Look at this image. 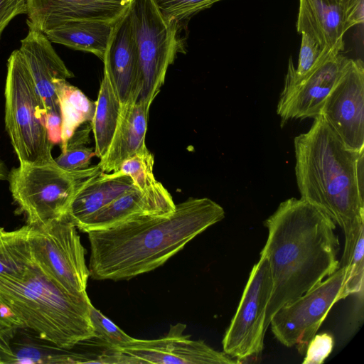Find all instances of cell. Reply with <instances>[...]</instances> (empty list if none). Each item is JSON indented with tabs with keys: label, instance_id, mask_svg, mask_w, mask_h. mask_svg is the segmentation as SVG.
Masks as SVG:
<instances>
[{
	"label": "cell",
	"instance_id": "obj_1",
	"mask_svg": "<svg viewBox=\"0 0 364 364\" xmlns=\"http://www.w3.org/2000/svg\"><path fill=\"white\" fill-rule=\"evenodd\" d=\"M224 218L223 208L214 200L192 198L176 204L168 215L141 216L90 231V276L120 281L151 272Z\"/></svg>",
	"mask_w": 364,
	"mask_h": 364
},
{
	"label": "cell",
	"instance_id": "obj_2",
	"mask_svg": "<svg viewBox=\"0 0 364 364\" xmlns=\"http://www.w3.org/2000/svg\"><path fill=\"white\" fill-rule=\"evenodd\" d=\"M268 237L260 255L269 264L272 291L264 327L283 306L310 291L340 267L336 225L310 203L291 198L264 222Z\"/></svg>",
	"mask_w": 364,
	"mask_h": 364
},
{
	"label": "cell",
	"instance_id": "obj_3",
	"mask_svg": "<svg viewBox=\"0 0 364 364\" xmlns=\"http://www.w3.org/2000/svg\"><path fill=\"white\" fill-rule=\"evenodd\" d=\"M294 147L301 198L343 230L344 261L364 229V151L346 146L322 115L294 138Z\"/></svg>",
	"mask_w": 364,
	"mask_h": 364
},
{
	"label": "cell",
	"instance_id": "obj_4",
	"mask_svg": "<svg viewBox=\"0 0 364 364\" xmlns=\"http://www.w3.org/2000/svg\"><path fill=\"white\" fill-rule=\"evenodd\" d=\"M0 296L23 328L42 340L72 349L95 338L87 292L70 293L35 262L21 278L0 280Z\"/></svg>",
	"mask_w": 364,
	"mask_h": 364
},
{
	"label": "cell",
	"instance_id": "obj_5",
	"mask_svg": "<svg viewBox=\"0 0 364 364\" xmlns=\"http://www.w3.org/2000/svg\"><path fill=\"white\" fill-rule=\"evenodd\" d=\"M4 95L5 128L19 165L54 162L46 109L19 50H14L7 61Z\"/></svg>",
	"mask_w": 364,
	"mask_h": 364
},
{
	"label": "cell",
	"instance_id": "obj_6",
	"mask_svg": "<svg viewBox=\"0 0 364 364\" xmlns=\"http://www.w3.org/2000/svg\"><path fill=\"white\" fill-rule=\"evenodd\" d=\"M100 169L98 165L66 171L55 161L45 165H19L9 173V189L25 213L27 224L37 225L65 216L80 183Z\"/></svg>",
	"mask_w": 364,
	"mask_h": 364
},
{
	"label": "cell",
	"instance_id": "obj_7",
	"mask_svg": "<svg viewBox=\"0 0 364 364\" xmlns=\"http://www.w3.org/2000/svg\"><path fill=\"white\" fill-rule=\"evenodd\" d=\"M132 11L140 69L136 102L150 109L181 50L179 23L167 20L155 0H134Z\"/></svg>",
	"mask_w": 364,
	"mask_h": 364
},
{
	"label": "cell",
	"instance_id": "obj_8",
	"mask_svg": "<svg viewBox=\"0 0 364 364\" xmlns=\"http://www.w3.org/2000/svg\"><path fill=\"white\" fill-rule=\"evenodd\" d=\"M28 226V238L34 262L70 293L85 294L90 272L77 228L66 216Z\"/></svg>",
	"mask_w": 364,
	"mask_h": 364
},
{
	"label": "cell",
	"instance_id": "obj_9",
	"mask_svg": "<svg viewBox=\"0 0 364 364\" xmlns=\"http://www.w3.org/2000/svg\"><path fill=\"white\" fill-rule=\"evenodd\" d=\"M272 291L267 259L260 255L253 266L235 314L223 337V352L238 363L257 357L262 351L266 311Z\"/></svg>",
	"mask_w": 364,
	"mask_h": 364
},
{
	"label": "cell",
	"instance_id": "obj_10",
	"mask_svg": "<svg viewBox=\"0 0 364 364\" xmlns=\"http://www.w3.org/2000/svg\"><path fill=\"white\" fill-rule=\"evenodd\" d=\"M346 269L339 267L318 284L278 309L269 325L274 337L287 347L306 352L332 306L343 299Z\"/></svg>",
	"mask_w": 364,
	"mask_h": 364
},
{
	"label": "cell",
	"instance_id": "obj_11",
	"mask_svg": "<svg viewBox=\"0 0 364 364\" xmlns=\"http://www.w3.org/2000/svg\"><path fill=\"white\" fill-rule=\"evenodd\" d=\"M350 58L336 51L323 53L316 65L302 77L295 74L290 57L283 90L277 106L282 126L291 119L321 115L325 101L346 70Z\"/></svg>",
	"mask_w": 364,
	"mask_h": 364
},
{
	"label": "cell",
	"instance_id": "obj_12",
	"mask_svg": "<svg viewBox=\"0 0 364 364\" xmlns=\"http://www.w3.org/2000/svg\"><path fill=\"white\" fill-rule=\"evenodd\" d=\"M321 115L348 149L364 151V64L350 58L328 95Z\"/></svg>",
	"mask_w": 364,
	"mask_h": 364
},
{
	"label": "cell",
	"instance_id": "obj_13",
	"mask_svg": "<svg viewBox=\"0 0 364 364\" xmlns=\"http://www.w3.org/2000/svg\"><path fill=\"white\" fill-rule=\"evenodd\" d=\"M186 326L171 325L166 336L156 339L133 338L117 348L134 364H235L236 360L218 351L203 341L192 340L183 333ZM112 349V348H111Z\"/></svg>",
	"mask_w": 364,
	"mask_h": 364
},
{
	"label": "cell",
	"instance_id": "obj_14",
	"mask_svg": "<svg viewBox=\"0 0 364 364\" xmlns=\"http://www.w3.org/2000/svg\"><path fill=\"white\" fill-rule=\"evenodd\" d=\"M364 0H299L296 30L314 38L322 50L341 53L345 33L364 20Z\"/></svg>",
	"mask_w": 364,
	"mask_h": 364
},
{
	"label": "cell",
	"instance_id": "obj_15",
	"mask_svg": "<svg viewBox=\"0 0 364 364\" xmlns=\"http://www.w3.org/2000/svg\"><path fill=\"white\" fill-rule=\"evenodd\" d=\"M134 0H27L28 27L41 32L68 21L116 23Z\"/></svg>",
	"mask_w": 364,
	"mask_h": 364
},
{
	"label": "cell",
	"instance_id": "obj_16",
	"mask_svg": "<svg viewBox=\"0 0 364 364\" xmlns=\"http://www.w3.org/2000/svg\"><path fill=\"white\" fill-rule=\"evenodd\" d=\"M102 62L121 105L136 102L140 69L132 6L115 23Z\"/></svg>",
	"mask_w": 364,
	"mask_h": 364
},
{
	"label": "cell",
	"instance_id": "obj_17",
	"mask_svg": "<svg viewBox=\"0 0 364 364\" xmlns=\"http://www.w3.org/2000/svg\"><path fill=\"white\" fill-rule=\"evenodd\" d=\"M28 28L26 36L21 41L18 50L43 100L46 114H60L58 84L74 75L55 51L46 35L34 28Z\"/></svg>",
	"mask_w": 364,
	"mask_h": 364
},
{
	"label": "cell",
	"instance_id": "obj_18",
	"mask_svg": "<svg viewBox=\"0 0 364 364\" xmlns=\"http://www.w3.org/2000/svg\"><path fill=\"white\" fill-rule=\"evenodd\" d=\"M149 112V109L140 103L122 105L112 140L97 164L102 172L117 171L125 160L147 149L145 139Z\"/></svg>",
	"mask_w": 364,
	"mask_h": 364
},
{
	"label": "cell",
	"instance_id": "obj_19",
	"mask_svg": "<svg viewBox=\"0 0 364 364\" xmlns=\"http://www.w3.org/2000/svg\"><path fill=\"white\" fill-rule=\"evenodd\" d=\"M134 187L129 176L110 178L100 170L80 183L68 205L65 216L76 227L80 222Z\"/></svg>",
	"mask_w": 364,
	"mask_h": 364
},
{
	"label": "cell",
	"instance_id": "obj_20",
	"mask_svg": "<svg viewBox=\"0 0 364 364\" xmlns=\"http://www.w3.org/2000/svg\"><path fill=\"white\" fill-rule=\"evenodd\" d=\"M172 212L154 202L134 187L80 222L76 228L87 233L114 227L136 218L164 215Z\"/></svg>",
	"mask_w": 364,
	"mask_h": 364
},
{
	"label": "cell",
	"instance_id": "obj_21",
	"mask_svg": "<svg viewBox=\"0 0 364 364\" xmlns=\"http://www.w3.org/2000/svg\"><path fill=\"white\" fill-rule=\"evenodd\" d=\"M114 24L103 21H68L43 33L52 43L90 53L102 61Z\"/></svg>",
	"mask_w": 364,
	"mask_h": 364
},
{
	"label": "cell",
	"instance_id": "obj_22",
	"mask_svg": "<svg viewBox=\"0 0 364 364\" xmlns=\"http://www.w3.org/2000/svg\"><path fill=\"white\" fill-rule=\"evenodd\" d=\"M122 105L104 67L95 109L91 122L95 140V155L101 159L107 153L112 140Z\"/></svg>",
	"mask_w": 364,
	"mask_h": 364
},
{
	"label": "cell",
	"instance_id": "obj_23",
	"mask_svg": "<svg viewBox=\"0 0 364 364\" xmlns=\"http://www.w3.org/2000/svg\"><path fill=\"white\" fill-rule=\"evenodd\" d=\"M154 158L146 149L125 160L117 171L106 173L108 177L129 176L134 186L154 202L173 211L176 204L168 190L154 174Z\"/></svg>",
	"mask_w": 364,
	"mask_h": 364
},
{
	"label": "cell",
	"instance_id": "obj_24",
	"mask_svg": "<svg viewBox=\"0 0 364 364\" xmlns=\"http://www.w3.org/2000/svg\"><path fill=\"white\" fill-rule=\"evenodd\" d=\"M61 114V152L75 131L85 123L91 122L95 109V102L90 100L79 88L70 85L67 80L58 84Z\"/></svg>",
	"mask_w": 364,
	"mask_h": 364
},
{
	"label": "cell",
	"instance_id": "obj_25",
	"mask_svg": "<svg viewBox=\"0 0 364 364\" xmlns=\"http://www.w3.org/2000/svg\"><path fill=\"white\" fill-rule=\"evenodd\" d=\"M30 338L21 334L14 338L11 345L10 363H87L89 357L80 353L70 352L71 349L58 347L42 340L33 334Z\"/></svg>",
	"mask_w": 364,
	"mask_h": 364
},
{
	"label": "cell",
	"instance_id": "obj_26",
	"mask_svg": "<svg viewBox=\"0 0 364 364\" xmlns=\"http://www.w3.org/2000/svg\"><path fill=\"white\" fill-rule=\"evenodd\" d=\"M28 230V225L12 231L0 228V280L20 279L33 264Z\"/></svg>",
	"mask_w": 364,
	"mask_h": 364
},
{
	"label": "cell",
	"instance_id": "obj_27",
	"mask_svg": "<svg viewBox=\"0 0 364 364\" xmlns=\"http://www.w3.org/2000/svg\"><path fill=\"white\" fill-rule=\"evenodd\" d=\"M364 230L353 245L346 262L341 265L346 269L343 299L353 294L363 293L364 274Z\"/></svg>",
	"mask_w": 364,
	"mask_h": 364
},
{
	"label": "cell",
	"instance_id": "obj_28",
	"mask_svg": "<svg viewBox=\"0 0 364 364\" xmlns=\"http://www.w3.org/2000/svg\"><path fill=\"white\" fill-rule=\"evenodd\" d=\"M89 314L95 338L100 340L107 348H119L134 338L97 309L92 303L89 306Z\"/></svg>",
	"mask_w": 364,
	"mask_h": 364
},
{
	"label": "cell",
	"instance_id": "obj_29",
	"mask_svg": "<svg viewBox=\"0 0 364 364\" xmlns=\"http://www.w3.org/2000/svg\"><path fill=\"white\" fill-rule=\"evenodd\" d=\"M222 0H155L163 16L180 23Z\"/></svg>",
	"mask_w": 364,
	"mask_h": 364
},
{
	"label": "cell",
	"instance_id": "obj_30",
	"mask_svg": "<svg viewBox=\"0 0 364 364\" xmlns=\"http://www.w3.org/2000/svg\"><path fill=\"white\" fill-rule=\"evenodd\" d=\"M20 328V321L0 296V358L3 363H10L11 342Z\"/></svg>",
	"mask_w": 364,
	"mask_h": 364
},
{
	"label": "cell",
	"instance_id": "obj_31",
	"mask_svg": "<svg viewBox=\"0 0 364 364\" xmlns=\"http://www.w3.org/2000/svg\"><path fill=\"white\" fill-rule=\"evenodd\" d=\"M87 144H70L56 158L55 163L61 168L76 171L90 166V160L95 155L94 149Z\"/></svg>",
	"mask_w": 364,
	"mask_h": 364
},
{
	"label": "cell",
	"instance_id": "obj_32",
	"mask_svg": "<svg viewBox=\"0 0 364 364\" xmlns=\"http://www.w3.org/2000/svg\"><path fill=\"white\" fill-rule=\"evenodd\" d=\"M301 35L298 65L295 68V74L299 77L309 73L323 53L322 49L314 38L305 33H301Z\"/></svg>",
	"mask_w": 364,
	"mask_h": 364
},
{
	"label": "cell",
	"instance_id": "obj_33",
	"mask_svg": "<svg viewBox=\"0 0 364 364\" xmlns=\"http://www.w3.org/2000/svg\"><path fill=\"white\" fill-rule=\"evenodd\" d=\"M333 336L327 333L316 334L309 341L302 363L321 364L333 348Z\"/></svg>",
	"mask_w": 364,
	"mask_h": 364
},
{
	"label": "cell",
	"instance_id": "obj_34",
	"mask_svg": "<svg viewBox=\"0 0 364 364\" xmlns=\"http://www.w3.org/2000/svg\"><path fill=\"white\" fill-rule=\"evenodd\" d=\"M26 12L27 0H0V37L15 16Z\"/></svg>",
	"mask_w": 364,
	"mask_h": 364
},
{
	"label": "cell",
	"instance_id": "obj_35",
	"mask_svg": "<svg viewBox=\"0 0 364 364\" xmlns=\"http://www.w3.org/2000/svg\"><path fill=\"white\" fill-rule=\"evenodd\" d=\"M61 115L46 114V127L50 141L54 145L61 141Z\"/></svg>",
	"mask_w": 364,
	"mask_h": 364
},
{
	"label": "cell",
	"instance_id": "obj_36",
	"mask_svg": "<svg viewBox=\"0 0 364 364\" xmlns=\"http://www.w3.org/2000/svg\"><path fill=\"white\" fill-rule=\"evenodd\" d=\"M9 173L4 163L0 161V181L8 180Z\"/></svg>",
	"mask_w": 364,
	"mask_h": 364
},
{
	"label": "cell",
	"instance_id": "obj_37",
	"mask_svg": "<svg viewBox=\"0 0 364 364\" xmlns=\"http://www.w3.org/2000/svg\"><path fill=\"white\" fill-rule=\"evenodd\" d=\"M0 364H2V361H1V358H0Z\"/></svg>",
	"mask_w": 364,
	"mask_h": 364
}]
</instances>
